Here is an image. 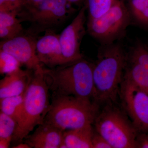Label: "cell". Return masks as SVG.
<instances>
[{"instance_id": "obj_6", "label": "cell", "mask_w": 148, "mask_h": 148, "mask_svg": "<svg viewBox=\"0 0 148 148\" xmlns=\"http://www.w3.org/2000/svg\"><path fill=\"white\" fill-rule=\"evenodd\" d=\"M130 14L124 2L118 0L101 16L88 17V32L101 42L110 44L124 33L129 24Z\"/></svg>"}, {"instance_id": "obj_12", "label": "cell", "mask_w": 148, "mask_h": 148, "mask_svg": "<svg viewBox=\"0 0 148 148\" xmlns=\"http://www.w3.org/2000/svg\"><path fill=\"white\" fill-rule=\"evenodd\" d=\"M36 53L40 62L49 69L66 65L59 39V35L51 30L37 40Z\"/></svg>"}, {"instance_id": "obj_8", "label": "cell", "mask_w": 148, "mask_h": 148, "mask_svg": "<svg viewBox=\"0 0 148 148\" xmlns=\"http://www.w3.org/2000/svg\"><path fill=\"white\" fill-rule=\"evenodd\" d=\"M119 102L138 133H148V94L127 80L123 79Z\"/></svg>"}, {"instance_id": "obj_1", "label": "cell", "mask_w": 148, "mask_h": 148, "mask_svg": "<svg viewBox=\"0 0 148 148\" xmlns=\"http://www.w3.org/2000/svg\"><path fill=\"white\" fill-rule=\"evenodd\" d=\"M127 53L121 46L110 44L101 49L93 64L95 101L100 106L119 101Z\"/></svg>"}, {"instance_id": "obj_2", "label": "cell", "mask_w": 148, "mask_h": 148, "mask_svg": "<svg viewBox=\"0 0 148 148\" xmlns=\"http://www.w3.org/2000/svg\"><path fill=\"white\" fill-rule=\"evenodd\" d=\"M93 64L83 58L54 69H45L49 90L53 94L73 95L95 101Z\"/></svg>"}, {"instance_id": "obj_14", "label": "cell", "mask_w": 148, "mask_h": 148, "mask_svg": "<svg viewBox=\"0 0 148 148\" xmlns=\"http://www.w3.org/2000/svg\"><path fill=\"white\" fill-rule=\"evenodd\" d=\"M31 70H23L20 67L0 81V99L21 95L25 92L30 84L33 74ZM34 73V72H33Z\"/></svg>"}, {"instance_id": "obj_27", "label": "cell", "mask_w": 148, "mask_h": 148, "mask_svg": "<svg viewBox=\"0 0 148 148\" xmlns=\"http://www.w3.org/2000/svg\"><path fill=\"white\" fill-rule=\"evenodd\" d=\"M67 1L70 4H74L78 5L85 1V0H67Z\"/></svg>"}, {"instance_id": "obj_16", "label": "cell", "mask_w": 148, "mask_h": 148, "mask_svg": "<svg viewBox=\"0 0 148 148\" xmlns=\"http://www.w3.org/2000/svg\"><path fill=\"white\" fill-rule=\"evenodd\" d=\"M18 14L0 12V38L2 40H9L23 34L24 29Z\"/></svg>"}, {"instance_id": "obj_15", "label": "cell", "mask_w": 148, "mask_h": 148, "mask_svg": "<svg viewBox=\"0 0 148 148\" xmlns=\"http://www.w3.org/2000/svg\"><path fill=\"white\" fill-rule=\"evenodd\" d=\"M93 125L65 130L63 132V142L60 148H92Z\"/></svg>"}, {"instance_id": "obj_10", "label": "cell", "mask_w": 148, "mask_h": 148, "mask_svg": "<svg viewBox=\"0 0 148 148\" xmlns=\"http://www.w3.org/2000/svg\"><path fill=\"white\" fill-rule=\"evenodd\" d=\"M37 40L23 34L9 40H2L0 50L13 56L28 70L34 72L43 67L36 53Z\"/></svg>"}, {"instance_id": "obj_24", "label": "cell", "mask_w": 148, "mask_h": 148, "mask_svg": "<svg viewBox=\"0 0 148 148\" xmlns=\"http://www.w3.org/2000/svg\"><path fill=\"white\" fill-rule=\"evenodd\" d=\"M136 143V148H148V133H138Z\"/></svg>"}, {"instance_id": "obj_5", "label": "cell", "mask_w": 148, "mask_h": 148, "mask_svg": "<svg viewBox=\"0 0 148 148\" xmlns=\"http://www.w3.org/2000/svg\"><path fill=\"white\" fill-rule=\"evenodd\" d=\"M94 129L112 148H136L138 132L119 101L101 106Z\"/></svg>"}, {"instance_id": "obj_25", "label": "cell", "mask_w": 148, "mask_h": 148, "mask_svg": "<svg viewBox=\"0 0 148 148\" xmlns=\"http://www.w3.org/2000/svg\"><path fill=\"white\" fill-rule=\"evenodd\" d=\"M13 148H31L29 145L27 143H20L16 144V145L12 147Z\"/></svg>"}, {"instance_id": "obj_17", "label": "cell", "mask_w": 148, "mask_h": 148, "mask_svg": "<svg viewBox=\"0 0 148 148\" xmlns=\"http://www.w3.org/2000/svg\"><path fill=\"white\" fill-rule=\"evenodd\" d=\"M24 93L0 99L1 112L13 119L17 125L21 121L23 114Z\"/></svg>"}, {"instance_id": "obj_23", "label": "cell", "mask_w": 148, "mask_h": 148, "mask_svg": "<svg viewBox=\"0 0 148 148\" xmlns=\"http://www.w3.org/2000/svg\"><path fill=\"white\" fill-rule=\"evenodd\" d=\"M91 142L92 148H112L108 141L95 129Z\"/></svg>"}, {"instance_id": "obj_21", "label": "cell", "mask_w": 148, "mask_h": 148, "mask_svg": "<svg viewBox=\"0 0 148 148\" xmlns=\"http://www.w3.org/2000/svg\"><path fill=\"white\" fill-rule=\"evenodd\" d=\"M13 56L0 50V72L1 74H8L19 68L20 65Z\"/></svg>"}, {"instance_id": "obj_18", "label": "cell", "mask_w": 148, "mask_h": 148, "mask_svg": "<svg viewBox=\"0 0 148 148\" xmlns=\"http://www.w3.org/2000/svg\"><path fill=\"white\" fill-rule=\"evenodd\" d=\"M17 125L13 119L0 112V148L9 147Z\"/></svg>"}, {"instance_id": "obj_7", "label": "cell", "mask_w": 148, "mask_h": 148, "mask_svg": "<svg viewBox=\"0 0 148 148\" xmlns=\"http://www.w3.org/2000/svg\"><path fill=\"white\" fill-rule=\"evenodd\" d=\"M67 0H42L36 5L27 6L18 16L28 20L37 28L47 31L58 26L69 14Z\"/></svg>"}, {"instance_id": "obj_26", "label": "cell", "mask_w": 148, "mask_h": 148, "mask_svg": "<svg viewBox=\"0 0 148 148\" xmlns=\"http://www.w3.org/2000/svg\"><path fill=\"white\" fill-rule=\"evenodd\" d=\"M27 5L26 6H33L36 5L40 2L42 0H27ZM25 6V7H26Z\"/></svg>"}, {"instance_id": "obj_4", "label": "cell", "mask_w": 148, "mask_h": 148, "mask_svg": "<svg viewBox=\"0 0 148 148\" xmlns=\"http://www.w3.org/2000/svg\"><path fill=\"white\" fill-rule=\"evenodd\" d=\"M49 90L42 67L34 72L24 93L23 114L14 134L13 143H21L35 127L43 123L50 108Z\"/></svg>"}, {"instance_id": "obj_9", "label": "cell", "mask_w": 148, "mask_h": 148, "mask_svg": "<svg viewBox=\"0 0 148 148\" xmlns=\"http://www.w3.org/2000/svg\"><path fill=\"white\" fill-rule=\"evenodd\" d=\"M86 9V5L83 7L71 23L59 35L63 56L67 64L83 58L80 46L85 34L84 25Z\"/></svg>"}, {"instance_id": "obj_20", "label": "cell", "mask_w": 148, "mask_h": 148, "mask_svg": "<svg viewBox=\"0 0 148 148\" xmlns=\"http://www.w3.org/2000/svg\"><path fill=\"white\" fill-rule=\"evenodd\" d=\"M118 0H85L90 18H98L107 12Z\"/></svg>"}, {"instance_id": "obj_19", "label": "cell", "mask_w": 148, "mask_h": 148, "mask_svg": "<svg viewBox=\"0 0 148 148\" xmlns=\"http://www.w3.org/2000/svg\"><path fill=\"white\" fill-rule=\"evenodd\" d=\"M129 10L138 23L148 27V0H127Z\"/></svg>"}, {"instance_id": "obj_22", "label": "cell", "mask_w": 148, "mask_h": 148, "mask_svg": "<svg viewBox=\"0 0 148 148\" xmlns=\"http://www.w3.org/2000/svg\"><path fill=\"white\" fill-rule=\"evenodd\" d=\"M27 0H0V12L18 14L27 5Z\"/></svg>"}, {"instance_id": "obj_13", "label": "cell", "mask_w": 148, "mask_h": 148, "mask_svg": "<svg viewBox=\"0 0 148 148\" xmlns=\"http://www.w3.org/2000/svg\"><path fill=\"white\" fill-rule=\"evenodd\" d=\"M64 131L52 125L43 123L25 138L24 143L31 148H60Z\"/></svg>"}, {"instance_id": "obj_11", "label": "cell", "mask_w": 148, "mask_h": 148, "mask_svg": "<svg viewBox=\"0 0 148 148\" xmlns=\"http://www.w3.org/2000/svg\"><path fill=\"white\" fill-rule=\"evenodd\" d=\"M123 79L148 94V47L143 42L136 43L127 53Z\"/></svg>"}, {"instance_id": "obj_3", "label": "cell", "mask_w": 148, "mask_h": 148, "mask_svg": "<svg viewBox=\"0 0 148 148\" xmlns=\"http://www.w3.org/2000/svg\"><path fill=\"white\" fill-rule=\"evenodd\" d=\"M100 108L93 100L53 94L44 123L63 131L93 125Z\"/></svg>"}]
</instances>
